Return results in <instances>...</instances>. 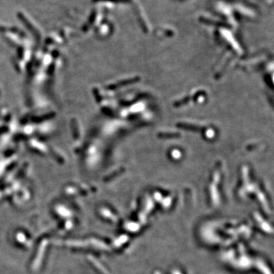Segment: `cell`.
<instances>
[{"mask_svg":"<svg viewBox=\"0 0 274 274\" xmlns=\"http://www.w3.org/2000/svg\"><path fill=\"white\" fill-rule=\"evenodd\" d=\"M96 1H114V2H124L127 0H96Z\"/></svg>","mask_w":274,"mask_h":274,"instance_id":"1","label":"cell"}]
</instances>
